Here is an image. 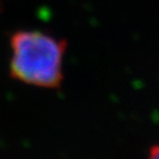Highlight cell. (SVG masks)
<instances>
[{
    "mask_svg": "<svg viewBox=\"0 0 159 159\" xmlns=\"http://www.w3.org/2000/svg\"><path fill=\"white\" fill-rule=\"evenodd\" d=\"M12 57L10 75L27 84L59 87L63 80L62 61L67 43L38 31H18L10 39Z\"/></svg>",
    "mask_w": 159,
    "mask_h": 159,
    "instance_id": "obj_1",
    "label": "cell"
},
{
    "mask_svg": "<svg viewBox=\"0 0 159 159\" xmlns=\"http://www.w3.org/2000/svg\"><path fill=\"white\" fill-rule=\"evenodd\" d=\"M148 159H159V145H155L150 148Z\"/></svg>",
    "mask_w": 159,
    "mask_h": 159,
    "instance_id": "obj_2",
    "label": "cell"
}]
</instances>
